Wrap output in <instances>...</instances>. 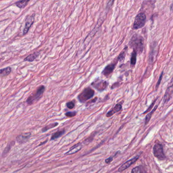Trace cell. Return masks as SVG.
I'll return each mask as SVG.
<instances>
[{"mask_svg":"<svg viewBox=\"0 0 173 173\" xmlns=\"http://www.w3.org/2000/svg\"><path fill=\"white\" fill-rule=\"evenodd\" d=\"M153 153L154 156L160 160H163L165 158L163 147L161 144H156L154 145L153 147Z\"/></svg>","mask_w":173,"mask_h":173,"instance_id":"obj_7","label":"cell"},{"mask_svg":"<svg viewBox=\"0 0 173 173\" xmlns=\"http://www.w3.org/2000/svg\"><path fill=\"white\" fill-rule=\"evenodd\" d=\"M132 173H144V172L140 167H138L132 170Z\"/></svg>","mask_w":173,"mask_h":173,"instance_id":"obj_20","label":"cell"},{"mask_svg":"<svg viewBox=\"0 0 173 173\" xmlns=\"http://www.w3.org/2000/svg\"><path fill=\"white\" fill-rule=\"evenodd\" d=\"M113 160V158H108V159L106 160L105 161V162L107 163V164H109L110 163H111Z\"/></svg>","mask_w":173,"mask_h":173,"instance_id":"obj_23","label":"cell"},{"mask_svg":"<svg viewBox=\"0 0 173 173\" xmlns=\"http://www.w3.org/2000/svg\"><path fill=\"white\" fill-rule=\"evenodd\" d=\"M45 90V86L41 85L33 92L27 99L26 102L28 105H32L37 102L42 97Z\"/></svg>","mask_w":173,"mask_h":173,"instance_id":"obj_1","label":"cell"},{"mask_svg":"<svg viewBox=\"0 0 173 173\" xmlns=\"http://www.w3.org/2000/svg\"><path fill=\"white\" fill-rule=\"evenodd\" d=\"M12 69L10 67H7L6 68L1 69L0 70V75L1 77H5L9 75L11 72Z\"/></svg>","mask_w":173,"mask_h":173,"instance_id":"obj_14","label":"cell"},{"mask_svg":"<svg viewBox=\"0 0 173 173\" xmlns=\"http://www.w3.org/2000/svg\"><path fill=\"white\" fill-rule=\"evenodd\" d=\"M162 75H163V74H162L161 76L160 77V79H159V82H158V84H157V87H158V86H159V84H160V80L161 81V79H162Z\"/></svg>","mask_w":173,"mask_h":173,"instance_id":"obj_24","label":"cell"},{"mask_svg":"<svg viewBox=\"0 0 173 173\" xmlns=\"http://www.w3.org/2000/svg\"><path fill=\"white\" fill-rule=\"evenodd\" d=\"M116 66L115 63H111L107 65L102 71V74L106 77H108L112 73Z\"/></svg>","mask_w":173,"mask_h":173,"instance_id":"obj_9","label":"cell"},{"mask_svg":"<svg viewBox=\"0 0 173 173\" xmlns=\"http://www.w3.org/2000/svg\"><path fill=\"white\" fill-rule=\"evenodd\" d=\"M81 148H82V145L80 143L77 144L75 145L74 146H73L72 147H71L70 150L69 151H68L65 154L71 155V154H75L77 153V152H78L79 151H80L81 149Z\"/></svg>","mask_w":173,"mask_h":173,"instance_id":"obj_11","label":"cell"},{"mask_svg":"<svg viewBox=\"0 0 173 173\" xmlns=\"http://www.w3.org/2000/svg\"><path fill=\"white\" fill-rule=\"evenodd\" d=\"M122 109V106L120 104H117L115 105V106L111 109L110 111H109L106 114V116L108 117L112 116L113 115H114L115 113L120 111Z\"/></svg>","mask_w":173,"mask_h":173,"instance_id":"obj_12","label":"cell"},{"mask_svg":"<svg viewBox=\"0 0 173 173\" xmlns=\"http://www.w3.org/2000/svg\"><path fill=\"white\" fill-rule=\"evenodd\" d=\"M130 45L137 53H141L143 50V39L142 37L135 35L132 37Z\"/></svg>","mask_w":173,"mask_h":173,"instance_id":"obj_2","label":"cell"},{"mask_svg":"<svg viewBox=\"0 0 173 173\" xmlns=\"http://www.w3.org/2000/svg\"><path fill=\"white\" fill-rule=\"evenodd\" d=\"M156 107H155V108H154V109L151 112V113H150L149 114H148V115L147 116V117H146V121H145V124H147V123L149 121V120H150V118H151V115H152V114L153 113V112L155 111V109H156Z\"/></svg>","mask_w":173,"mask_h":173,"instance_id":"obj_22","label":"cell"},{"mask_svg":"<svg viewBox=\"0 0 173 173\" xmlns=\"http://www.w3.org/2000/svg\"><path fill=\"white\" fill-rule=\"evenodd\" d=\"M29 0H23V1H19L15 3V5L20 9H23L25 8L28 4Z\"/></svg>","mask_w":173,"mask_h":173,"instance_id":"obj_15","label":"cell"},{"mask_svg":"<svg viewBox=\"0 0 173 173\" xmlns=\"http://www.w3.org/2000/svg\"><path fill=\"white\" fill-rule=\"evenodd\" d=\"M58 123L57 122H55V123H51L49 125H46V127H44L42 130V132H45L50 129H51L52 128H55V127H56L57 125H58Z\"/></svg>","mask_w":173,"mask_h":173,"instance_id":"obj_18","label":"cell"},{"mask_svg":"<svg viewBox=\"0 0 173 173\" xmlns=\"http://www.w3.org/2000/svg\"><path fill=\"white\" fill-rule=\"evenodd\" d=\"M30 136H31L30 133H23L18 135L16 138V140L18 143L21 144L26 142L30 137Z\"/></svg>","mask_w":173,"mask_h":173,"instance_id":"obj_8","label":"cell"},{"mask_svg":"<svg viewBox=\"0 0 173 173\" xmlns=\"http://www.w3.org/2000/svg\"><path fill=\"white\" fill-rule=\"evenodd\" d=\"M35 13H33L30 15H27L25 18V25L23 30V35L27 34L30 28L35 21Z\"/></svg>","mask_w":173,"mask_h":173,"instance_id":"obj_6","label":"cell"},{"mask_svg":"<svg viewBox=\"0 0 173 173\" xmlns=\"http://www.w3.org/2000/svg\"><path fill=\"white\" fill-rule=\"evenodd\" d=\"M77 114V112L76 111H73V112H68L66 113L65 115L66 116L69 117H73L76 116Z\"/></svg>","mask_w":173,"mask_h":173,"instance_id":"obj_21","label":"cell"},{"mask_svg":"<svg viewBox=\"0 0 173 173\" xmlns=\"http://www.w3.org/2000/svg\"><path fill=\"white\" fill-rule=\"evenodd\" d=\"M137 53L135 51H133L132 54V57L131 59V65L132 67L135 66L136 63V59H137Z\"/></svg>","mask_w":173,"mask_h":173,"instance_id":"obj_17","label":"cell"},{"mask_svg":"<svg viewBox=\"0 0 173 173\" xmlns=\"http://www.w3.org/2000/svg\"><path fill=\"white\" fill-rule=\"evenodd\" d=\"M65 131L64 130L56 132V133H55L54 134H53L52 135L51 138V140H55L56 139L58 138L59 137H60L61 136H62L65 133Z\"/></svg>","mask_w":173,"mask_h":173,"instance_id":"obj_16","label":"cell"},{"mask_svg":"<svg viewBox=\"0 0 173 173\" xmlns=\"http://www.w3.org/2000/svg\"><path fill=\"white\" fill-rule=\"evenodd\" d=\"M91 85L100 92L105 90L108 86V82L107 81L97 79L92 82Z\"/></svg>","mask_w":173,"mask_h":173,"instance_id":"obj_5","label":"cell"},{"mask_svg":"<svg viewBox=\"0 0 173 173\" xmlns=\"http://www.w3.org/2000/svg\"><path fill=\"white\" fill-rule=\"evenodd\" d=\"M40 54V51L35 52L34 53L30 54L27 56L24 59V61H28V62H33L34 61Z\"/></svg>","mask_w":173,"mask_h":173,"instance_id":"obj_13","label":"cell"},{"mask_svg":"<svg viewBox=\"0 0 173 173\" xmlns=\"http://www.w3.org/2000/svg\"><path fill=\"white\" fill-rule=\"evenodd\" d=\"M97 99H98V98H97V97H96V98H95L93 100H92L90 101V103H94V102H96V100H97Z\"/></svg>","mask_w":173,"mask_h":173,"instance_id":"obj_25","label":"cell"},{"mask_svg":"<svg viewBox=\"0 0 173 173\" xmlns=\"http://www.w3.org/2000/svg\"><path fill=\"white\" fill-rule=\"evenodd\" d=\"M95 93V90L91 88L90 87H87L85 88L82 92L79 93L77 98L80 102L82 103H84L87 102L89 99L93 97Z\"/></svg>","mask_w":173,"mask_h":173,"instance_id":"obj_3","label":"cell"},{"mask_svg":"<svg viewBox=\"0 0 173 173\" xmlns=\"http://www.w3.org/2000/svg\"><path fill=\"white\" fill-rule=\"evenodd\" d=\"M146 16L144 13H140L138 14L135 20L133 27L134 29H139L142 27L146 22Z\"/></svg>","mask_w":173,"mask_h":173,"instance_id":"obj_4","label":"cell"},{"mask_svg":"<svg viewBox=\"0 0 173 173\" xmlns=\"http://www.w3.org/2000/svg\"><path fill=\"white\" fill-rule=\"evenodd\" d=\"M75 102L73 101L68 102L66 103V106L69 109H73L75 107Z\"/></svg>","mask_w":173,"mask_h":173,"instance_id":"obj_19","label":"cell"},{"mask_svg":"<svg viewBox=\"0 0 173 173\" xmlns=\"http://www.w3.org/2000/svg\"><path fill=\"white\" fill-rule=\"evenodd\" d=\"M139 159V156H137L134 158V159L127 162L126 163H125L124 164H123L119 169L118 171L119 172H122L125 170H126L128 168L130 167L133 164H134V163H135L137 160Z\"/></svg>","mask_w":173,"mask_h":173,"instance_id":"obj_10","label":"cell"}]
</instances>
